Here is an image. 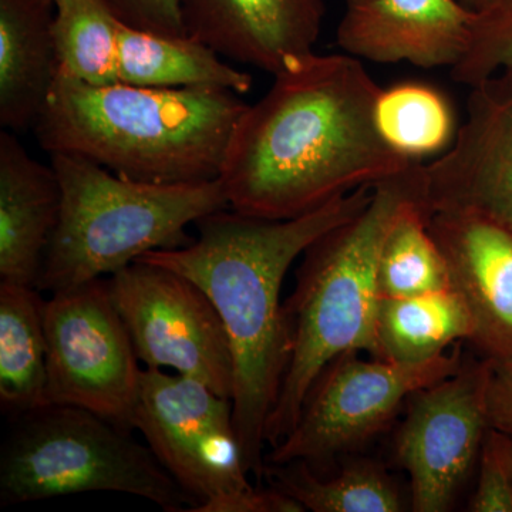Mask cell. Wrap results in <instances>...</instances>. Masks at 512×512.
Here are the masks:
<instances>
[{
  "instance_id": "cell-11",
  "label": "cell",
  "mask_w": 512,
  "mask_h": 512,
  "mask_svg": "<svg viewBox=\"0 0 512 512\" xmlns=\"http://www.w3.org/2000/svg\"><path fill=\"white\" fill-rule=\"evenodd\" d=\"M493 360H466L456 373L410 397L396 460L410 477V507L446 512L478 463L488 419Z\"/></svg>"
},
{
  "instance_id": "cell-30",
  "label": "cell",
  "mask_w": 512,
  "mask_h": 512,
  "mask_svg": "<svg viewBox=\"0 0 512 512\" xmlns=\"http://www.w3.org/2000/svg\"><path fill=\"white\" fill-rule=\"evenodd\" d=\"M458 2L463 3L466 8L473 10V12L478 13L493 6L497 0H458Z\"/></svg>"
},
{
  "instance_id": "cell-2",
  "label": "cell",
  "mask_w": 512,
  "mask_h": 512,
  "mask_svg": "<svg viewBox=\"0 0 512 512\" xmlns=\"http://www.w3.org/2000/svg\"><path fill=\"white\" fill-rule=\"evenodd\" d=\"M362 187L318 210L265 220L225 208L198 221V238L138 261L173 269L195 282L220 313L234 359L232 409L249 474L265 476L266 424L289 362L282 285L293 262L329 229L366 207Z\"/></svg>"
},
{
  "instance_id": "cell-14",
  "label": "cell",
  "mask_w": 512,
  "mask_h": 512,
  "mask_svg": "<svg viewBox=\"0 0 512 512\" xmlns=\"http://www.w3.org/2000/svg\"><path fill=\"white\" fill-rule=\"evenodd\" d=\"M474 16L458 0H345L336 43L367 62L450 70L466 53Z\"/></svg>"
},
{
  "instance_id": "cell-31",
  "label": "cell",
  "mask_w": 512,
  "mask_h": 512,
  "mask_svg": "<svg viewBox=\"0 0 512 512\" xmlns=\"http://www.w3.org/2000/svg\"><path fill=\"white\" fill-rule=\"evenodd\" d=\"M511 434V447H512V431H508Z\"/></svg>"
},
{
  "instance_id": "cell-4",
  "label": "cell",
  "mask_w": 512,
  "mask_h": 512,
  "mask_svg": "<svg viewBox=\"0 0 512 512\" xmlns=\"http://www.w3.org/2000/svg\"><path fill=\"white\" fill-rule=\"evenodd\" d=\"M423 164L414 161L373 185L359 214L329 229L303 252L295 291L284 302L291 353L266 424L271 448L293 429L313 384L335 360L352 353L375 357L380 254L399 215L424 201Z\"/></svg>"
},
{
  "instance_id": "cell-28",
  "label": "cell",
  "mask_w": 512,
  "mask_h": 512,
  "mask_svg": "<svg viewBox=\"0 0 512 512\" xmlns=\"http://www.w3.org/2000/svg\"><path fill=\"white\" fill-rule=\"evenodd\" d=\"M301 504L272 487L262 490L254 485L210 498L192 512H302Z\"/></svg>"
},
{
  "instance_id": "cell-6",
  "label": "cell",
  "mask_w": 512,
  "mask_h": 512,
  "mask_svg": "<svg viewBox=\"0 0 512 512\" xmlns=\"http://www.w3.org/2000/svg\"><path fill=\"white\" fill-rule=\"evenodd\" d=\"M131 431L66 404L20 414L0 453V505L119 493L144 498L167 512L194 511L198 501Z\"/></svg>"
},
{
  "instance_id": "cell-1",
  "label": "cell",
  "mask_w": 512,
  "mask_h": 512,
  "mask_svg": "<svg viewBox=\"0 0 512 512\" xmlns=\"http://www.w3.org/2000/svg\"><path fill=\"white\" fill-rule=\"evenodd\" d=\"M272 76L229 140L218 180L231 210L289 220L414 163L380 134L382 87L362 60L311 52Z\"/></svg>"
},
{
  "instance_id": "cell-29",
  "label": "cell",
  "mask_w": 512,
  "mask_h": 512,
  "mask_svg": "<svg viewBox=\"0 0 512 512\" xmlns=\"http://www.w3.org/2000/svg\"><path fill=\"white\" fill-rule=\"evenodd\" d=\"M488 419L491 427L512 431V365L494 363L488 390Z\"/></svg>"
},
{
  "instance_id": "cell-22",
  "label": "cell",
  "mask_w": 512,
  "mask_h": 512,
  "mask_svg": "<svg viewBox=\"0 0 512 512\" xmlns=\"http://www.w3.org/2000/svg\"><path fill=\"white\" fill-rule=\"evenodd\" d=\"M376 124L393 150L414 161L441 156L458 130L447 97L429 84L417 82L382 89L377 97Z\"/></svg>"
},
{
  "instance_id": "cell-32",
  "label": "cell",
  "mask_w": 512,
  "mask_h": 512,
  "mask_svg": "<svg viewBox=\"0 0 512 512\" xmlns=\"http://www.w3.org/2000/svg\"><path fill=\"white\" fill-rule=\"evenodd\" d=\"M53 2H56V0H53Z\"/></svg>"
},
{
  "instance_id": "cell-21",
  "label": "cell",
  "mask_w": 512,
  "mask_h": 512,
  "mask_svg": "<svg viewBox=\"0 0 512 512\" xmlns=\"http://www.w3.org/2000/svg\"><path fill=\"white\" fill-rule=\"evenodd\" d=\"M272 487L288 494L305 511L400 512L406 510L399 487L375 460L350 461L338 474L323 477L301 461L268 464Z\"/></svg>"
},
{
  "instance_id": "cell-15",
  "label": "cell",
  "mask_w": 512,
  "mask_h": 512,
  "mask_svg": "<svg viewBox=\"0 0 512 512\" xmlns=\"http://www.w3.org/2000/svg\"><path fill=\"white\" fill-rule=\"evenodd\" d=\"M185 35L269 74L315 52L325 0H180Z\"/></svg>"
},
{
  "instance_id": "cell-27",
  "label": "cell",
  "mask_w": 512,
  "mask_h": 512,
  "mask_svg": "<svg viewBox=\"0 0 512 512\" xmlns=\"http://www.w3.org/2000/svg\"><path fill=\"white\" fill-rule=\"evenodd\" d=\"M114 18L130 26L163 35H185L180 0H101Z\"/></svg>"
},
{
  "instance_id": "cell-26",
  "label": "cell",
  "mask_w": 512,
  "mask_h": 512,
  "mask_svg": "<svg viewBox=\"0 0 512 512\" xmlns=\"http://www.w3.org/2000/svg\"><path fill=\"white\" fill-rule=\"evenodd\" d=\"M471 512H512V447L508 431L491 427L485 433Z\"/></svg>"
},
{
  "instance_id": "cell-13",
  "label": "cell",
  "mask_w": 512,
  "mask_h": 512,
  "mask_svg": "<svg viewBox=\"0 0 512 512\" xmlns=\"http://www.w3.org/2000/svg\"><path fill=\"white\" fill-rule=\"evenodd\" d=\"M446 256L451 288L474 323L471 343L498 365H512V229L477 212L429 215Z\"/></svg>"
},
{
  "instance_id": "cell-8",
  "label": "cell",
  "mask_w": 512,
  "mask_h": 512,
  "mask_svg": "<svg viewBox=\"0 0 512 512\" xmlns=\"http://www.w3.org/2000/svg\"><path fill=\"white\" fill-rule=\"evenodd\" d=\"M43 319L47 403L80 407L134 430L143 369L107 278L52 293Z\"/></svg>"
},
{
  "instance_id": "cell-16",
  "label": "cell",
  "mask_w": 512,
  "mask_h": 512,
  "mask_svg": "<svg viewBox=\"0 0 512 512\" xmlns=\"http://www.w3.org/2000/svg\"><path fill=\"white\" fill-rule=\"evenodd\" d=\"M62 190L53 165L30 156L12 131L0 133V282L37 288L55 234Z\"/></svg>"
},
{
  "instance_id": "cell-23",
  "label": "cell",
  "mask_w": 512,
  "mask_h": 512,
  "mask_svg": "<svg viewBox=\"0 0 512 512\" xmlns=\"http://www.w3.org/2000/svg\"><path fill=\"white\" fill-rule=\"evenodd\" d=\"M55 6L57 70L84 83H119V20L101 0H56Z\"/></svg>"
},
{
  "instance_id": "cell-20",
  "label": "cell",
  "mask_w": 512,
  "mask_h": 512,
  "mask_svg": "<svg viewBox=\"0 0 512 512\" xmlns=\"http://www.w3.org/2000/svg\"><path fill=\"white\" fill-rule=\"evenodd\" d=\"M39 292L0 282V406L13 419L49 404L45 301Z\"/></svg>"
},
{
  "instance_id": "cell-24",
  "label": "cell",
  "mask_w": 512,
  "mask_h": 512,
  "mask_svg": "<svg viewBox=\"0 0 512 512\" xmlns=\"http://www.w3.org/2000/svg\"><path fill=\"white\" fill-rule=\"evenodd\" d=\"M451 288L446 256L429 228L424 201L409 205L394 222L379 261L382 298H404Z\"/></svg>"
},
{
  "instance_id": "cell-7",
  "label": "cell",
  "mask_w": 512,
  "mask_h": 512,
  "mask_svg": "<svg viewBox=\"0 0 512 512\" xmlns=\"http://www.w3.org/2000/svg\"><path fill=\"white\" fill-rule=\"evenodd\" d=\"M359 355L339 357L320 375L295 426L266 457L268 464L301 461L316 468L365 446L392 423L407 399L463 363L458 350L419 365Z\"/></svg>"
},
{
  "instance_id": "cell-10",
  "label": "cell",
  "mask_w": 512,
  "mask_h": 512,
  "mask_svg": "<svg viewBox=\"0 0 512 512\" xmlns=\"http://www.w3.org/2000/svg\"><path fill=\"white\" fill-rule=\"evenodd\" d=\"M133 429L198 505L252 487L232 400L207 384L161 369L143 370Z\"/></svg>"
},
{
  "instance_id": "cell-5",
  "label": "cell",
  "mask_w": 512,
  "mask_h": 512,
  "mask_svg": "<svg viewBox=\"0 0 512 512\" xmlns=\"http://www.w3.org/2000/svg\"><path fill=\"white\" fill-rule=\"evenodd\" d=\"M62 190L37 289L55 293L107 278L148 252L190 244L187 227L229 208L220 180L153 184L69 154H52Z\"/></svg>"
},
{
  "instance_id": "cell-18",
  "label": "cell",
  "mask_w": 512,
  "mask_h": 512,
  "mask_svg": "<svg viewBox=\"0 0 512 512\" xmlns=\"http://www.w3.org/2000/svg\"><path fill=\"white\" fill-rule=\"evenodd\" d=\"M119 82L156 89L228 90L238 96L254 84L251 74L190 36L163 35L121 22Z\"/></svg>"
},
{
  "instance_id": "cell-9",
  "label": "cell",
  "mask_w": 512,
  "mask_h": 512,
  "mask_svg": "<svg viewBox=\"0 0 512 512\" xmlns=\"http://www.w3.org/2000/svg\"><path fill=\"white\" fill-rule=\"evenodd\" d=\"M110 295L146 369H170L231 399L234 359L214 303L187 276L136 261L107 276Z\"/></svg>"
},
{
  "instance_id": "cell-17",
  "label": "cell",
  "mask_w": 512,
  "mask_h": 512,
  "mask_svg": "<svg viewBox=\"0 0 512 512\" xmlns=\"http://www.w3.org/2000/svg\"><path fill=\"white\" fill-rule=\"evenodd\" d=\"M53 0H0V124L35 127L55 84Z\"/></svg>"
},
{
  "instance_id": "cell-12",
  "label": "cell",
  "mask_w": 512,
  "mask_h": 512,
  "mask_svg": "<svg viewBox=\"0 0 512 512\" xmlns=\"http://www.w3.org/2000/svg\"><path fill=\"white\" fill-rule=\"evenodd\" d=\"M423 180L429 215L477 212L512 229V66L470 87L466 119Z\"/></svg>"
},
{
  "instance_id": "cell-3",
  "label": "cell",
  "mask_w": 512,
  "mask_h": 512,
  "mask_svg": "<svg viewBox=\"0 0 512 512\" xmlns=\"http://www.w3.org/2000/svg\"><path fill=\"white\" fill-rule=\"evenodd\" d=\"M248 104L217 89L89 84L57 70L35 124L46 153L69 154L130 180H218L232 131Z\"/></svg>"
},
{
  "instance_id": "cell-19",
  "label": "cell",
  "mask_w": 512,
  "mask_h": 512,
  "mask_svg": "<svg viewBox=\"0 0 512 512\" xmlns=\"http://www.w3.org/2000/svg\"><path fill=\"white\" fill-rule=\"evenodd\" d=\"M473 318L454 288L382 298L376 318V355L402 365L436 359L461 340L471 342Z\"/></svg>"
},
{
  "instance_id": "cell-25",
  "label": "cell",
  "mask_w": 512,
  "mask_h": 512,
  "mask_svg": "<svg viewBox=\"0 0 512 512\" xmlns=\"http://www.w3.org/2000/svg\"><path fill=\"white\" fill-rule=\"evenodd\" d=\"M512 66V0H497L476 13L466 53L450 69L454 82L471 87Z\"/></svg>"
}]
</instances>
